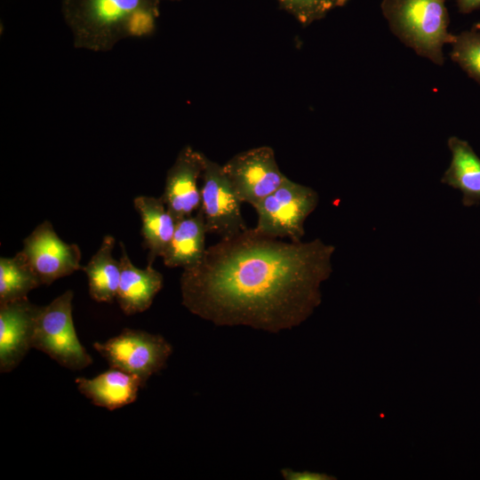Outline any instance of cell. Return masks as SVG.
<instances>
[{
    "label": "cell",
    "instance_id": "1",
    "mask_svg": "<svg viewBox=\"0 0 480 480\" xmlns=\"http://www.w3.org/2000/svg\"><path fill=\"white\" fill-rule=\"evenodd\" d=\"M334 251L319 238L287 243L247 228L207 247L196 265L183 269L182 305L220 326L296 327L320 305Z\"/></svg>",
    "mask_w": 480,
    "mask_h": 480
},
{
    "label": "cell",
    "instance_id": "2",
    "mask_svg": "<svg viewBox=\"0 0 480 480\" xmlns=\"http://www.w3.org/2000/svg\"><path fill=\"white\" fill-rule=\"evenodd\" d=\"M158 0H61L76 48L106 52L128 37L154 34Z\"/></svg>",
    "mask_w": 480,
    "mask_h": 480
},
{
    "label": "cell",
    "instance_id": "3",
    "mask_svg": "<svg viewBox=\"0 0 480 480\" xmlns=\"http://www.w3.org/2000/svg\"><path fill=\"white\" fill-rule=\"evenodd\" d=\"M390 31L407 47L437 66L444 62V46L452 44L445 0H381Z\"/></svg>",
    "mask_w": 480,
    "mask_h": 480
},
{
    "label": "cell",
    "instance_id": "4",
    "mask_svg": "<svg viewBox=\"0 0 480 480\" xmlns=\"http://www.w3.org/2000/svg\"><path fill=\"white\" fill-rule=\"evenodd\" d=\"M73 297L74 292L67 290L48 305L39 307L32 348L45 353L65 368L79 371L92 364V358L81 344L75 329Z\"/></svg>",
    "mask_w": 480,
    "mask_h": 480
},
{
    "label": "cell",
    "instance_id": "5",
    "mask_svg": "<svg viewBox=\"0 0 480 480\" xmlns=\"http://www.w3.org/2000/svg\"><path fill=\"white\" fill-rule=\"evenodd\" d=\"M317 192L287 178L283 184L254 206L258 215L253 230L270 238L287 237L300 242L304 222L316 208Z\"/></svg>",
    "mask_w": 480,
    "mask_h": 480
},
{
    "label": "cell",
    "instance_id": "6",
    "mask_svg": "<svg viewBox=\"0 0 480 480\" xmlns=\"http://www.w3.org/2000/svg\"><path fill=\"white\" fill-rule=\"evenodd\" d=\"M93 348L109 367L139 377L144 385L164 367L172 352V345L162 335L130 328L104 342H94Z\"/></svg>",
    "mask_w": 480,
    "mask_h": 480
},
{
    "label": "cell",
    "instance_id": "7",
    "mask_svg": "<svg viewBox=\"0 0 480 480\" xmlns=\"http://www.w3.org/2000/svg\"><path fill=\"white\" fill-rule=\"evenodd\" d=\"M242 203L254 206L288 178L279 169L271 147L260 146L240 152L222 165Z\"/></svg>",
    "mask_w": 480,
    "mask_h": 480
},
{
    "label": "cell",
    "instance_id": "8",
    "mask_svg": "<svg viewBox=\"0 0 480 480\" xmlns=\"http://www.w3.org/2000/svg\"><path fill=\"white\" fill-rule=\"evenodd\" d=\"M201 177L200 209L207 233L227 240L245 231L248 228L242 215L243 203L234 192L223 166L205 156Z\"/></svg>",
    "mask_w": 480,
    "mask_h": 480
},
{
    "label": "cell",
    "instance_id": "9",
    "mask_svg": "<svg viewBox=\"0 0 480 480\" xmlns=\"http://www.w3.org/2000/svg\"><path fill=\"white\" fill-rule=\"evenodd\" d=\"M42 284L82 269V253L76 244L60 239L49 220H44L23 240L20 251Z\"/></svg>",
    "mask_w": 480,
    "mask_h": 480
},
{
    "label": "cell",
    "instance_id": "10",
    "mask_svg": "<svg viewBox=\"0 0 480 480\" xmlns=\"http://www.w3.org/2000/svg\"><path fill=\"white\" fill-rule=\"evenodd\" d=\"M205 156L191 146H185L167 171L161 197L176 221L192 215L201 206L197 181L204 170Z\"/></svg>",
    "mask_w": 480,
    "mask_h": 480
},
{
    "label": "cell",
    "instance_id": "11",
    "mask_svg": "<svg viewBox=\"0 0 480 480\" xmlns=\"http://www.w3.org/2000/svg\"><path fill=\"white\" fill-rule=\"evenodd\" d=\"M39 306L28 298L0 304V372L14 370L32 348Z\"/></svg>",
    "mask_w": 480,
    "mask_h": 480
},
{
    "label": "cell",
    "instance_id": "12",
    "mask_svg": "<svg viewBox=\"0 0 480 480\" xmlns=\"http://www.w3.org/2000/svg\"><path fill=\"white\" fill-rule=\"evenodd\" d=\"M120 246L121 277L116 300L122 311L132 316L141 313L151 306L156 295L163 288L164 277L150 265L145 268L135 267L122 242Z\"/></svg>",
    "mask_w": 480,
    "mask_h": 480
},
{
    "label": "cell",
    "instance_id": "13",
    "mask_svg": "<svg viewBox=\"0 0 480 480\" xmlns=\"http://www.w3.org/2000/svg\"><path fill=\"white\" fill-rule=\"evenodd\" d=\"M78 391L97 406L113 411L133 403L140 388L141 380L119 369L111 368L92 379H76Z\"/></svg>",
    "mask_w": 480,
    "mask_h": 480
},
{
    "label": "cell",
    "instance_id": "14",
    "mask_svg": "<svg viewBox=\"0 0 480 480\" xmlns=\"http://www.w3.org/2000/svg\"><path fill=\"white\" fill-rule=\"evenodd\" d=\"M133 205L141 220L143 245L148 250V265L152 266L168 247L176 228V220L162 197L138 196Z\"/></svg>",
    "mask_w": 480,
    "mask_h": 480
},
{
    "label": "cell",
    "instance_id": "15",
    "mask_svg": "<svg viewBox=\"0 0 480 480\" xmlns=\"http://www.w3.org/2000/svg\"><path fill=\"white\" fill-rule=\"evenodd\" d=\"M447 146L452 160L441 182L462 193L464 206L480 204V157L467 140L457 136H451Z\"/></svg>",
    "mask_w": 480,
    "mask_h": 480
},
{
    "label": "cell",
    "instance_id": "16",
    "mask_svg": "<svg viewBox=\"0 0 480 480\" xmlns=\"http://www.w3.org/2000/svg\"><path fill=\"white\" fill-rule=\"evenodd\" d=\"M205 220L200 208L195 215L177 220L172 240L162 256L164 264L168 268L180 267L183 269L196 265L207 248Z\"/></svg>",
    "mask_w": 480,
    "mask_h": 480
},
{
    "label": "cell",
    "instance_id": "17",
    "mask_svg": "<svg viewBox=\"0 0 480 480\" xmlns=\"http://www.w3.org/2000/svg\"><path fill=\"white\" fill-rule=\"evenodd\" d=\"M115 244L113 236H105L97 252L82 267L87 276L89 294L98 302L111 303L116 298L121 265L112 255Z\"/></svg>",
    "mask_w": 480,
    "mask_h": 480
},
{
    "label": "cell",
    "instance_id": "18",
    "mask_svg": "<svg viewBox=\"0 0 480 480\" xmlns=\"http://www.w3.org/2000/svg\"><path fill=\"white\" fill-rule=\"evenodd\" d=\"M41 284L20 251L12 258H0V304L25 299Z\"/></svg>",
    "mask_w": 480,
    "mask_h": 480
},
{
    "label": "cell",
    "instance_id": "19",
    "mask_svg": "<svg viewBox=\"0 0 480 480\" xmlns=\"http://www.w3.org/2000/svg\"><path fill=\"white\" fill-rule=\"evenodd\" d=\"M450 57L469 77L480 84V30L472 28L455 35Z\"/></svg>",
    "mask_w": 480,
    "mask_h": 480
},
{
    "label": "cell",
    "instance_id": "20",
    "mask_svg": "<svg viewBox=\"0 0 480 480\" xmlns=\"http://www.w3.org/2000/svg\"><path fill=\"white\" fill-rule=\"evenodd\" d=\"M281 7L303 26L324 18L331 11L344 6L348 0H277Z\"/></svg>",
    "mask_w": 480,
    "mask_h": 480
},
{
    "label": "cell",
    "instance_id": "21",
    "mask_svg": "<svg viewBox=\"0 0 480 480\" xmlns=\"http://www.w3.org/2000/svg\"><path fill=\"white\" fill-rule=\"evenodd\" d=\"M284 478L287 480H332L335 479L332 476L324 473L310 472V471H295L291 468H284L281 470Z\"/></svg>",
    "mask_w": 480,
    "mask_h": 480
},
{
    "label": "cell",
    "instance_id": "22",
    "mask_svg": "<svg viewBox=\"0 0 480 480\" xmlns=\"http://www.w3.org/2000/svg\"><path fill=\"white\" fill-rule=\"evenodd\" d=\"M458 10L461 13H469L480 8V0H456Z\"/></svg>",
    "mask_w": 480,
    "mask_h": 480
},
{
    "label": "cell",
    "instance_id": "23",
    "mask_svg": "<svg viewBox=\"0 0 480 480\" xmlns=\"http://www.w3.org/2000/svg\"><path fill=\"white\" fill-rule=\"evenodd\" d=\"M473 28L480 30V22H476L474 24Z\"/></svg>",
    "mask_w": 480,
    "mask_h": 480
},
{
    "label": "cell",
    "instance_id": "24",
    "mask_svg": "<svg viewBox=\"0 0 480 480\" xmlns=\"http://www.w3.org/2000/svg\"><path fill=\"white\" fill-rule=\"evenodd\" d=\"M159 2L161 1H180V0H158Z\"/></svg>",
    "mask_w": 480,
    "mask_h": 480
}]
</instances>
